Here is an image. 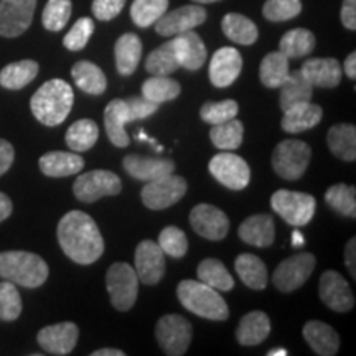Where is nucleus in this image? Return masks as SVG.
Here are the masks:
<instances>
[{"instance_id":"54","label":"nucleus","mask_w":356,"mask_h":356,"mask_svg":"<svg viewBox=\"0 0 356 356\" xmlns=\"http://www.w3.org/2000/svg\"><path fill=\"white\" fill-rule=\"evenodd\" d=\"M13 159H15V150L10 142L0 139V177L3 173L8 172V168L12 167Z\"/></svg>"},{"instance_id":"61","label":"nucleus","mask_w":356,"mask_h":356,"mask_svg":"<svg viewBox=\"0 0 356 356\" xmlns=\"http://www.w3.org/2000/svg\"><path fill=\"white\" fill-rule=\"evenodd\" d=\"M195 3H213V2H220V0H193Z\"/></svg>"},{"instance_id":"60","label":"nucleus","mask_w":356,"mask_h":356,"mask_svg":"<svg viewBox=\"0 0 356 356\" xmlns=\"http://www.w3.org/2000/svg\"><path fill=\"white\" fill-rule=\"evenodd\" d=\"M267 356H287V350L286 348H274L267 353Z\"/></svg>"},{"instance_id":"22","label":"nucleus","mask_w":356,"mask_h":356,"mask_svg":"<svg viewBox=\"0 0 356 356\" xmlns=\"http://www.w3.org/2000/svg\"><path fill=\"white\" fill-rule=\"evenodd\" d=\"M126 172L136 180L150 181L175 172V163L168 159H147L139 155H127L122 160Z\"/></svg>"},{"instance_id":"57","label":"nucleus","mask_w":356,"mask_h":356,"mask_svg":"<svg viewBox=\"0 0 356 356\" xmlns=\"http://www.w3.org/2000/svg\"><path fill=\"white\" fill-rule=\"evenodd\" d=\"M343 70H345L346 76H348L350 79H355L356 78V53L355 51L350 53V55L346 56Z\"/></svg>"},{"instance_id":"50","label":"nucleus","mask_w":356,"mask_h":356,"mask_svg":"<svg viewBox=\"0 0 356 356\" xmlns=\"http://www.w3.org/2000/svg\"><path fill=\"white\" fill-rule=\"evenodd\" d=\"M92 33H95V20H91L89 17H83L65 35L63 44L70 51H79L86 47Z\"/></svg>"},{"instance_id":"51","label":"nucleus","mask_w":356,"mask_h":356,"mask_svg":"<svg viewBox=\"0 0 356 356\" xmlns=\"http://www.w3.org/2000/svg\"><path fill=\"white\" fill-rule=\"evenodd\" d=\"M124 101H126L129 122L140 121V119L150 118V115L157 113V109H159V104H155V102L145 99L144 96H142V97L132 96V97H127V99H124Z\"/></svg>"},{"instance_id":"44","label":"nucleus","mask_w":356,"mask_h":356,"mask_svg":"<svg viewBox=\"0 0 356 356\" xmlns=\"http://www.w3.org/2000/svg\"><path fill=\"white\" fill-rule=\"evenodd\" d=\"M168 8V0H134L131 6L132 22L140 29L154 25Z\"/></svg>"},{"instance_id":"36","label":"nucleus","mask_w":356,"mask_h":356,"mask_svg":"<svg viewBox=\"0 0 356 356\" xmlns=\"http://www.w3.org/2000/svg\"><path fill=\"white\" fill-rule=\"evenodd\" d=\"M40 66L33 60H22L7 65L0 71V86L6 89H22L37 78Z\"/></svg>"},{"instance_id":"9","label":"nucleus","mask_w":356,"mask_h":356,"mask_svg":"<svg viewBox=\"0 0 356 356\" xmlns=\"http://www.w3.org/2000/svg\"><path fill=\"white\" fill-rule=\"evenodd\" d=\"M191 323L185 317L170 314L162 317L155 327V337L162 351L168 356H181L191 343Z\"/></svg>"},{"instance_id":"17","label":"nucleus","mask_w":356,"mask_h":356,"mask_svg":"<svg viewBox=\"0 0 356 356\" xmlns=\"http://www.w3.org/2000/svg\"><path fill=\"white\" fill-rule=\"evenodd\" d=\"M318 293L320 300L330 310L345 314V312H350L355 307V297L350 289V284L337 270H325L322 274L318 284Z\"/></svg>"},{"instance_id":"5","label":"nucleus","mask_w":356,"mask_h":356,"mask_svg":"<svg viewBox=\"0 0 356 356\" xmlns=\"http://www.w3.org/2000/svg\"><path fill=\"white\" fill-rule=\"evenodd\" d=\"M270 207L287 225L302 228L314 218L317 202L312 195L302 191L277 190L270 197Z\"/></svg>"},{"instance_id":"52","label":"nucleus","mask_w":356,"mask_h":356,"mask_svg":"<svg viewBox=\"0 0 356 356\" xmlns=\"http://www.w3.org/2000/svg\"><path fill=\"white\" fill-rule=\"evenodd\" d=\"M126 0H95L91 10L97 20L109 22L122 12Z\"/></svg>"},{"instance_id":"29","label":"nucleus","mask_w":356,"mask_h":356,"mask_svg":"<svg viewBox=\"0 0 356 356\" xmlns=\"http://www.w3.org/2000/svg\"><path fill=\"white\" fill-rule=\"evenodd\" d=\"M115 68L122 76H131L142 58V42L136 33H124L114 47Z\"/></svg>"},{"instance_id":"11","label":"nucleus","mask_w":356,"mask_h":356,"mask_svg":"<svg viewBox=\"0 0 356 356\" xmlns=\"http://www.w3.org/2000/svg\"><path fill=\"white\" fill-rule=\"evenodd\" d=\"M315 264H317V261L312 252H299V254L287 257L286 261H282L275 267L273 274L274 286L284 293L297 291L310 279Z\"/></svg>"},{"instance_id":"48","label":"nucleus","mask_w":356,"mask_h":356,"mask_svg":"<svg viewBox=\"0 0 356 356\" xmlns=\"http://www.w3.org/2000/svg\"><path fill=\"white\" fill-rule=\"evenodd\" d=\"M159 246L165 252V256L180 259L188 251V239L186 234L177 226H167L159 236Z\"/></svg>"},{"instance_id":"23","label":"nucleus","mask_w":356,"mask_h":356,"mask_svg":"<svg viewBox=\"0 0 356 356\" xmlns=\"http://www.w3.org/2000/svg\"><path fill=\"white\" fill-rule=\"evenodd\" d=\"M239 238L249 246L267 248L275 239V226L270 215H252L239 225Z\"/></svg>"},{"instance_id":"59","label":"nucleus","mask_w":356,"mask_h":356,"mask_svg":"<svg viewBox=\"0 0 356 356\" xmlns=\"http://www.w3.org/2000/svg\"><path fill=\"white\" fill-rule=\"evenodd\" d=\"M304 236L300 234V231H293L292 233V246H296V248H300V246H304Z\"/></svg>"},{"instance_id":"46","label":"nucleus","mask_w":356,"mask_h":356,"mask_svg":"<svg viewBox=\"0 0 356 356\" xmlns=\"http://www.w3.org/2000/svg\"><path fill=\"white\" fill-rule=\"evenodd\" d=\"M239 106L238 102L233 99H226L221 102H204L200 109V118L207 124H222L226 121H231L238 115Z\"/></svg>"},{"instance_id":"26","label":"nucleus","mask_w":356,"mask_h":356,"mask_svg":"<svg viewBox=\"0 0 356 356\" xmlns=\"http://www.w3.org/2000/svg\"><path fill=\"white\" fill-rule=\"evenodd\" d=\"M38 167L43 175L51 178H63L70 175H76L83 170L84 160L81 155L76 152H61V150H55V152L44 154L43 157L38 160Z\"/></svg>"},{"instance_id":"7","label":"nucleus","mask_w":356,"mask_h":356,"mask_svg":"<svg viewBox=\"0 0 356 356\" xmlns=\"http://www.w3.org/2000/svg\"><path fill=\"white\" fill-rule=\"evenodd\" d=\"M312 149L302 140L289 139L280 142L273 152V168L284 180H299L307 172Z\"/></svg>"},{"instance_id":"40","label":"nucleus","mask_w":356,"mask_h":356,"mask_svg":"<svg viewBox=\"0 0 356 356\" xmlns=\"http://www.w3.org/2000/svg\"><path fill=\"white\" fill-rule=\"evenodd\" d=\"M181 86L175 79L168 76H150L142 84V96L145 99L162 104V102L173 101L180 96Z\"/></svg>"},{"instance_id":"24","label":"nucleus","mask_w":356,"mask_h":356,"mask_svg":"<svg viewBox=\"0 0 356 356\" xmlns=\"http://www.w3.org/2000/svg\"><path fill=\"white\" fill-rule=\"evenodd\" d=\"M322 118L323 111L318 104H312L310 101L299 102L284 111L282 129L287 134H300L318 126Z\"/></svg>"},{"instance_id":"19","label":"nucleus","mask_w":356,"mask_h":356,"mask_svg":"<svg viewBox=\"0 0 356 356\" xmlns=\"http://www.w3.org/2000/svg\"><path fill=\"white\" fill-rule=\"evenodd\" d=\"M243 70V58L233 47L220 48L210 61V81L216 88H228Z\"/></svg>"},{"instance_id":"43","label":"nucleus","mask_w":356,"mask_h":356,"mask_svg":"<svg viewBox=\"0 0 356 356\" xmlns=\"http://www.w3.org/2000/svg\"><path fill=\"white\" fill-rule=\"evenodd\" d=\"M180 66H178L175 51H173L172 40L155 48L145 61L147 73H150L152 76H170Z\"/></svg>"},{"instance_id":"39","label":"nucleus","mask_w":356,"mask_h":356,"mask_svg":"<svg viewBox=\"0 0 356 356\" xmlns=\"http://www.w3.org/2000/svg\"><path fill=\"white\" fill-rule=\"evenodd\" d=\"M244 126L238 119H231L222 124H215L210 131V139L213 145L220 150H236L243 144Z\"/></svg>"},{"instance_id":"38","label":"nucleus","mask_w":356,"mask_h":356,"mask_svg":"<svg viewBox=\"0 0 356 356\" xmlns=\"http://www.w3.org/2000/svg\"><path fill=\"white\" fill-rule=\"evenodd\" d=\"M289 58L280 51H273L261 61L259 78L266 88H279L289 76Z\"/></svg>"},{"instance_id":"6","label":"nucleus","mask_w":356,"mask_h":356,"mask_svg":"<svg viewBox=\"0 0 356 356\" xmlns=\"http://www.w3.org/2000/svg\"><path fill=\"white\" fill-rule=\"evenodd\" d=\"M106 287H108L111 304L115 310H131L139 293V277L136 269L126 262H115L106 274Z\"/></svg>"},{"instance_id":"56","label":"nucleus","mask_w":356,"mask_h":356,"mask_svg":"<svg viewBox=\"0 0 356 356\" xmlns=\"http://www.w3.org/2000/svg\"><path fill=\"white\" fill-rule=\"evenodd\" d=\"M12 210H13L12 200L8 198L6 193H2V191H0V222L6 221L7 218L12 215Z\"/></svg>"},{"instance_id":"14","label":"nucleus","mask_w":356,"mask_h":356,"mask_svg":"<svg viewBox=\"0 0 356 356\" xmlns=\"http://www.w3.org/2000/svg\"><path fill=\"white\" fill-rule=\"evenodd\" d=\"M136 274L142 284L157 286L165 274V252L159 246V243L145 241L139 243L134 256Z\"/></svg>"},{"instance_id":"25","label":"nucleus","mask_w":356,"mask_h":356,"mask_svg":"<svg viewBox=\"0 0 356 356\" xmlns=\"http://www.w3.org/2000/svg\"><path fill=\"white\" fill-rule=\"evenodd\" d=\"M304 338L307 345L320 356H335L340 348V337L328 323L310 320L304 325Z\"/></svg>"},{"instance_id":"21","label":"nucleus","mask_w":356,"mask_h":356,"mask_svg":"<svg viewBox=\"0 0 356 356\" xmlns=\"http://www.w3.org/2000/svg\"><path fill=\"white\" fill-rule=\"evenodd\" d=\"M300 73L309 79L312 86L337 88L341 81L343 70L335 58H310L302 65Z\"/></svg>"},{"instance_id":"27","label":"nucleus","mask_w":356,"mask_h":356,"mask_svg":"<svg viewBox=\"0 0 356 356\" xmlns=\"http://www.w3.org/2000/svg\"><path fill=\"white\" fill-rule=\"evenodd\" d=\"M269 333L270 320L267 317V314L261 310H254L249 312L241 318L238 330H236V338H238L239 345L256 346L261 345L269 337Z\"/></svg>"},{"instance_id":"3","label":"nucleus","mask_w":356,"mask_h":356,"mask_svg":"<svg viewBox=\"0 0 356 356\" xmlns=\"http://www.w3.org/2000/svg\"><path fill=\"white\" fill-rule=\"evenodd\" d=\"M177 297L180 304L198 317L225 322L229 317V309L226 300L202 280H181L177 287Z\"/></svg>"},{"instance_id":"31","label":"nucleus","mask_w":356,"mask_h":356,"mask_svg":"<svg viewBox=\"0 0 356 356\" xmlns=\"http://www.w3.org/2000/svg\"><path fill=\"white\" fill-rule=\"evenodd\" d=\"M71 76L76 86L83 92L91 96H101L108 88V79L106 74L102 73L99 66L91 63V61H78L76 65L71 68Z\"/></svg>"},{"instance_id":"49","label":"nucleus","mask_w":356,"mask_h":356,"mask_svg":"<svg viewBox=\"0 0 356 356\" xmlns=\"http://www.w3.org/2000/svg\"><path fill=\"white\" fill-rule=\"evenodd\" d=\"M302 12L300 0H267L262 7V15L270 22H287L296 19Z\"/></svg>"},{"instance_id":"53","label":"nucleus","mask_w":356,"mask_h":356,"mask_svg":"<svg viewBox=\"0 0 356 356\" xmlns=\"http://www.w3.org/2000/svg\"><path fill=\"white\" fill-rule=\"evenodd\" d=\"M340 19L345 29L351 30V32L356 30V0H343Z\"/></svg>"},{"instance_id":"2","label":"nucleus","mask_w":356,"mask_h":356,"mask_svg":"<svg viewBox=\"0 0 356 356\" xmlns=\"http://www.w3.org/2000/svg\"><path fill=\"white\" fill-rule=\"evenodd\" d=\"M74 102L73 88L63 79H50L30 99V109L38 122L55 127L66 121Z\"/></svg>"},{"instance_id":"32","label":"nucleus","mask_w":356,"mask_h":356,"mask_svg":"<svg viewBox=\"0 0 356 356\" xmlns=\"http://www.w3.org/2000/svg\"><path fill=\"white\" fill-rule=\"evenodd\" d=\"M280 89V109L286 111L293 104L299 102H307L312 99L314 95V86L309 83L304 74L299 71L289 73L286 81L279 86Z\"/></svg>"},{"instance_id":"47","label":"nucleus","mask_w":356,"mask_h":356,"mask_svg":"<svg viewBox=\"0 0 356 356\" xmlns=\"http://www.w3.org/2000/svg\"><path fill=\"white\" fill-rule=\"evenodd\" d=\"M22 314V297L17 291L15 284L6 282L0 284V320L2 322H13Z\"/></svg>"},{"instance_id":"45","label":"nucleus","mask_w":356,"mask_h":356,"mask_svg":"<svg viewBox=\"0 0 356 356\" xmlns=\"http://www.w3.org/2000/svg\"><path fill=\"white\" fill-rule=\"evenodd\" d=\"M73 3L71 0H48L43 8L42 24L50 32H60L68 24Z\"/></svg>"},{"instance_id":"12","label":"nucleus","mask_w":356,"mask_h":356,"mask_svg":"<svg viewBox=\"0 0 356 356\" xmlns=\"http://www.w3.org/2000/svg\"><path fill=\"white\" fill-rule=\"evenodd\" d=\"M210 173L226 188L239 191L244 190L251 180V168L239 155L228 152L216 154L210 160Z\"/></svg>"},{"instance_id":"18","label":"nucleus","mask_w":356,"mask_h":356,"mask_svg":"<svg viewBox=\"0 0 356 356\" xmlns=\"http://www.w3.org/2000/svg\"><path fill=\"white\" fill-rule=\"evenodd\" d=\"M79 330L73 322H61L44 327L38 332V345L50 355H70L78 343Z\"/></svg>"},{"instance_id":"8","label":"nucleus","mask_w":356,"mask_h":356,"mask_svg":"<svg viewBox=\"0 0 356 356\" xmlns=\"http://www.w3.org/2000/svg\"><path fill=\"white\" fill-rule=\"evenodd\" d=\"M121 178L109 170H91L83 173L73 185L74 197L83 203H95L104 197H115L121 193Z\"/></svg>"},{"instance_id":"13","label":"nucleus","mask_w":356,"mask_h":356,"mask_svg":"<svg viewBox=\"0 0 356 356\" xmlns=\"http://www.w3.org/2000/svg\"><path fill=\"white\" fill-rule=\"evenodd\" d=\"M37 0H0V37L15 38L30 29Z\"/></svg>"},{"instance_id":"33","label":"nucleus","mask_w":356,"mask_h":356,"mask_svg":"<svg viewBox=\"0 0 356 356\" xmlns=\"http://www.w3.org/2000/svg\"><path fill=\"white\" fill-rule=\"evenodd\" d=\"M222 33L228 37L233 43L238 44H252L257 42L259 37V30L254 22L248 17L241 15V13H228L222 17L221 22Z\"/></svg>"},{"instance_id":"1","label":"nucleus","mask_w":356,"mask_h":356,"mask_svg":"<svg viewBox=\"0 0 356 356\" xmlns=\"http://www.w3.org/2000/svg\"><path fill=\"white\" fill-rule=\"evenodd\" d=\"M58 243L71 261L81 266L96 262L104 252V239L96 221L84 211L73 210L58 222Z\"/></svg>"},{"instance_id":"37","label":"nucleus","mask_w":356,"mask_h":356,"mask_svg":"<svg viewBox=\"0 0 356 356\" xmlns=\"http://www.w3.org/2000/svg\"><path fill=\"white\" fill-rule=\"evenodd\" d=\"M198 279L203 284L216 289L218 292H229L234 287V279L231 277L229 270L226 269L225 264L218 259H204L198 266Z\"/></svg>"},{"instance_id":"4","label":"nucleus","mask_w":356,"mask_h":356,"mask_svg":"<svg viewBox=\"0 0 356 356\" xmlns=\"http://www.w3.org/2000/svg\"><path fill=\"white\" fill-rule=\"evenodd\" d=\"M48 264L43 257L26 251L0 252V277L26 289H37L47 282Z\"/></svg>"},{"instance_id":"35","label":"nucleus","mask_w":356,"mask_h":356,"mask_svg":"<svg viewBox=\"0 0 356 356\" xmlns=\"http://www.w3.org/2000/svg\"><path fill=\"white\" fill-rule=\"evenodd\" d=\"M97 139H99V127L91 119H79L71 124L65 137L66 145L73 152H86L96 145Z\"/></svg>"},{"instance_id":"55","label":"nucleus","mask_w":356,"mask_h":356,"mask_svg":"<svg viewBox=\"0 0 356 356\" xmlns=\"http://www.w3.org/2000/svg\"><path fill=\"white\" fill-rule=\"evenodd\" d=\"M356 239L351 238L345 248V266L348 267L351 277L356 279Z\"/></svg>"},{"instance_id":"28","label":"nucleus","mask_w":356,"mask_h":356,"mask_svg":"<svg viewBox=\"0 0 356 356\" xmlns=\"http://www.w3.org/2000/svg\"><path fill=\"white\" fill-rule=\"evenodd\" d=\"M129 122L127 108L124 99H113L104 109V126L111 144L115 147H127L131 144L126 132V124Z\"/></svg>"},{"instance_id":"30","label":"nucleus","mask_w":356,"mask_h":356,"mask_svg":"<svg viewBox=\"0 0 356 356\" xmlns=\"http://www.w3.org/2000/svg\"><path fill=\"white\" fill-rule=\"evenodd\" d=\"M327 144L335 157L345 162L356 160V127L353 124H337L327 134Z\"/></svg>"},{"instance_id":"15","label":"nucleus","mask_w":356,"mask_h":356,"mask_svg":"<svg viewBox=\"0 0 356 356\" xmlns=\"http://www.w3.org/2000/svg\"><path fill=\"white\" fill-rule=\"evenodd\" d=\"M190 225L197 234L210 241H221L229 231V220L220 208L200 203L190 213Z\"/></svg>"},{"instance_id":"34","label":"nucleus","mask_w":356,"mask_h":356,"mask_svg":"<svg viewBox=\"0 0 356 356\" xmlns=\"http://www.w3.org/2000/svg\"><path fill=\"white\" fill-rule=\"evenodd\" d=\"M234 269L236 273H238L239 279L244 282V286H248L249 289H254V291H262V289H266L269 275H267L266 264L257 256H238L234 262Z\"/></svg>"},{"instance_id":"41","label":"nucleus","mask_w":356,"mask_h":356,"mask_svg":"<svg viewBox=\"0 0 356 356\" xmlns=\"http://www.w3.org/2000/svg\"><path fill=\"white\" fill-rule=\"evenodd\" d=\"M315 48V37L310 30L293 29L280 38L279 51L287 58H302L310 55Z\"/></svg>"},{"instance_id":"10","label":"nucleus","mask_w":356,"mask_h":356,"mask_svg":"<svg viewBox=\"0 0 356 356\" xmlns=\"http://www.w3.org/2000/svg\"><path fill=\"white\" fill-rule=\"evenodd\" d=\"M186 188L188 185L184 177L170 173V175L147 181V185L142 188L140 198L150 210H165L185 197Z\"/></svg>"},{"instance_id":"58","label":"nucleus","mask_w":356,"mask_h":356,"mask_svg":"<svg viewBox=\"0 0 356 356\" xmlns=\"http://www.w3.org/2000/svg\"><path fill=\"white\" fill-rule=\"evenodd\" d=\"M122 350H115V348H102L97 351H92L91 356H124Z\"/></svg>"},{"instance_id":"20","label":"nucleus","mask_w":356,"mask_h":356,"mask_svg":"<svg viewBox=\"0 0 356 356\" xmlns=\"http://www.w3.org/2000/svg\"><path fill=\"white\" fill-rule=\"evenodd\" d=\"M172 47L180 68L198 71L207 61V47H204L202 37L193 30L175 35L172 40Z\"/></svg>"},{"instance_id":"16","label":"nucleus","mask_w":356,"mask_h":356,"mask_svg":"<svg viewBox=\"0 0 356 356\" xmlns=\"http://www.w3.org/2000/svg\"><path fill=\"white\" fill-rule=\"evenodd\" d=\"M207 10L200 3L193 6H184L170 13H163L160 19L155 22V30L162 37H175L188 30H193L204 24L207 20Z\"/></svg>"},{"instance_id":"42","label":"nucleus","mask_w":356,"mask_h":356,"mask_svg":"<svg viewBox=\"0 0 356 356\" xmlns=\"http://www.w3.org/2000/svg\"><path fill=\"white\" fill-rule=\"evenodd\" d=\"M325 200H327L328 207L338 215L351 218H356V188L355 186H348L345 184H337L330 186L325 193Z\"/></svg>"}]
</instances>
